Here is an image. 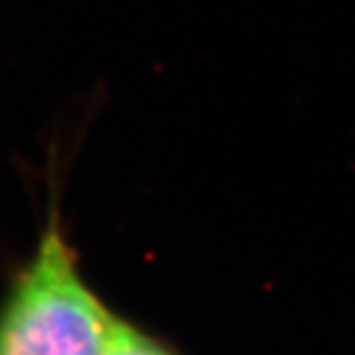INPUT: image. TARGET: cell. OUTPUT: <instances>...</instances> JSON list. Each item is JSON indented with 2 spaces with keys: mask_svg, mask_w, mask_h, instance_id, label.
I'll return each mask as SVG.
<instances>
[{
  "mask_svg": "<svg viewBox=\"0 0 355 355\" xmlns=\"http://www.w3.org/2000/svg\"><path fill=\"white\" fill-rule=\"evenodd\" d=\"M54 180L39 240L0 300V355H101L118 319L80 268Z\"/></svg>",
  "mask_w": 355,
  "mask_h": 355,
  "instance_id": "6da1fadb",
  "label": "cell"
},
{
  "mask_svg": "<svg viewBox=\"0 0 355 355\" xmlns=\"http://www.w3.org/2000/svg\"><path fill=\"white\" fill-rule=\"evenodd\" d=\"M101 355H178V353L157 336H152L144 332L141 327L118 317Z\"/></svg>",
  "mask_w": 355,
  "mask_h": 355,
  "instance_id": "7a4b0ae2",
  "label": "cell"
}]
</instances>
